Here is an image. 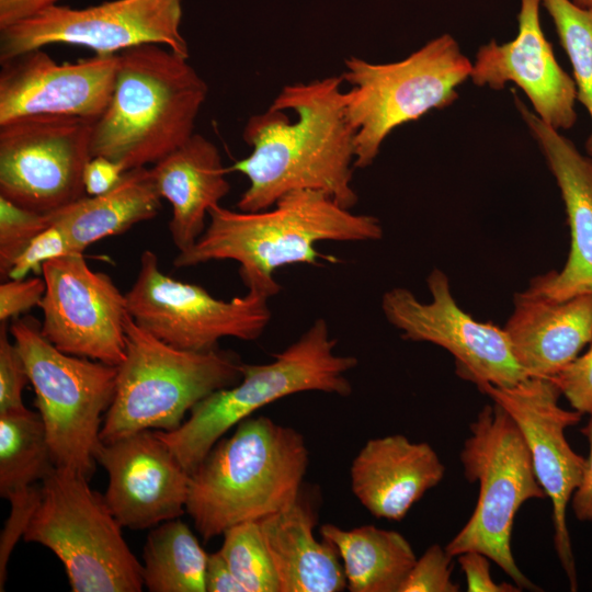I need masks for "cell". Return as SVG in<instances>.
I'll use <instances>...</instances> for the list:
<instances>
[{"mask_svg": "<svg viewBox=\"0 0 592 592\" xmlns=\"http://www.w3.org/2000/svg\"><path fill=\"white\" fill-rule=\"evenodd\" d=\"M343 81L331 76L286 84L267 110L249 117L242 138L252 151L227 168L249 181L239 210L267 209L295 190L322 191L348 209L357 203L355 129Z\"/></svg>", "mask_w": 592, "mask_h": 592, "instance_id": "cell-1", "label": "cell"}, {"mask_svg": "<svg viewBox=\"0 0 592 592\" xmlns=\"http://www.w3.org/2000/svg\"><path fill=\"white\" fill-rule=\"evenodd\" d=\"M209 224L195 244L179 252L175 267L209 261L232 260L247 288L254 287L270 297L281 286L273 273L281 266L315 264L320 241H373L383 237L378 218L353 214L319 190H295L281 196L264 210H231L215 205Z\"/></svg>", "mask_w": 592, "mask_h": 592, "instance_id": "cell-2", "label": "cell"}, {"mask_svg": "<svg viewBox=\"0 0 592 592\" xmlns=\"http://www.w3.org/2000/svg\"><path fill=\"white\" fill-rule=\"evenodd\" d=\"M308 458L298 431L249 417L190 474L185 511L204 540L260 521L298 500Z\"/></svg>", "mask_w": 592, "mask_h": 592, "instance_id": "cell-3", "label": "cell"}, {"mask_svg": "<svg viewBox=\"0 0 592 592\" xmlns=\"http://www.w3.org/2000/svg\"><path fill=\"white\" fill-rule=\"evenodd\" d=\"M187 59L160 44L118 53L112 98L92 125V157L127 171L157 163L191 138L208 87Z\"/></svg>", "mask_w": 592, "mask_h": 592, "instance_id": "cell-4", "label": "cell"}, {"mask_svg": "<svg viewBox=\"0 0 592 592\" xmlns=\"http://www.w3.org/2000/svg\"><path fill=\"white\" fill-rule=\"evenodd\" d=\"M335 345L326 320L319 318L272 362L242 363L241 379L197 402L179 428L153 431L191 474L228 430L264 406L304 391L351 395L346 373L357 358L335 354Z\"/></svg>", "mask_w": 592, "mask_h": 592, "instance_id": "cell-5", "label": "cell"}, {"mask_svg": "<svg viewBox=\"0 0 592 592\" xmlns=\"http://www.w3.org/2000/svg\"><path fill=\"white\" fill-rule=\"evenodd\" d=\"M242 363L218 349L174 348L140 328L129 316L126 350L100 432L103 443L145 431H173L187 411L212 392L237 384Z\"/></svg>", "mask_w": 592, "mask_h": 592, "instance_id": "cell-6", "label": "cell"}, {"mask_svg": "<svg viewBox=\"0 0 592 592\" xmlns=\"http://www.w3.org/2000/svg\"><path fill=\"white\" fill-rule=\"evenodd\" d=\"M459 459L465 478L477 482L479 492L473 514L445 546L446 551L453 557L482 553L522 590L540 591L517 567L511 536L522 504L547 496L520 429L500 405L492 401L478 412Z\"/></svg>", "mask_w": 592, "mask_h": 592, "instance_id": "cell-7", "label": "cell"}, {"mask_svg": "<svg viewBox=\"0 0 592 592\" xmlns=\"http://www.w3.org/2000/svg\"><path fill=\"white\" fill-rule=\"evenodd\" d=\"M344 65L343 80L352 86L346 111L355 129L354 168L361 169L374 162L395 128L454 103L473 66L449 34L396 62L373 64L351 56Z\"/></svg>", "mask_w": 592, "mask_h": 592, "instance_id": "cell-8", "label": "cell"}, {"mask_svg": "<svg viewBox=\"0 0 592 592\" xmlns=\"http://www.w3.org/2000/svg\"><path fill=\"white\" fill-rule=\"evenodd\" d=\"M88 480L56 467L42 481L39 503L23 538L58 557L73 592H139L141 563L104 496L92 490Z\"/></svg>", "mask_w": 592, "mask_h": 592, "instance_id": "cell-9", "label": "cell"}, {"mask_svg": "<svg viewBox=\"0 0 592 592\" xmlns=\"http://www.w3.org/2000/svg\"><path fill=\"white\" fill-rule=\"evenodd\" d=\"M10 333L34 388L56 466L90 479L101 444V417L115 394L117 366L58 350L32 317L15 318Z\"/></svg>", "mask_w": 592, "mask_h": 592, "instance_id": "cell-10", "label": "cell"}, {"mask_svg": "<svg viewBox=\"0 0 592 592\" xmlns=\"http://www.w3.org/2000/svg\"><path fill=\"white\" fill-rule=\"evenodd\" d=\"M125 296L137 326L186 351L215 350L227 337L254 341L271 320L266 293L250 287L229 300L215 298L202 286L164 274L151 250L143 251L137 277Z\"/></svg>", "mask_w": 592, "mask_h": 592, "instance_id": "cell-11", "label": "cell"}, {"mask_svg": "<svg viewBox=\"0 0 592 592\" xmlns=\"http://www.w3.org/2000/svg\"><path fill=\"white\" fill-rule=\"evenodd\" d=\"M93 122L30 115L0 124V196L44 214L86 196Z\"/></svg>", "mask_w": 592, "mask_h": 592, "instance_id": "cell-12", "label": "cell"}, {"mask_svg": "<svg viewBox=\"0 0 592 592\" xmlns=\"http://www.w3.org/2000/svg\"><path fill=\"white\" fill-rule=\"evenodd\" d=\"M183 0H112L84 9L53 5L0 30V62L52 44L117 54L141 44H160L189 58L181 34Z\"/></svg>", "mask_w": 592, "mask_h": 592, "instance_id": "cell-13", "label": "cell"}, {"mask_svg": "<svg viewBox=\"0 0 592 592\" xmlns=\"http://www.w3.org/2000/svg\"><path fill=\"white\" fill-rule=\"evenodd\" d=\"M426 285L432 297L429 303L406 287H392L382 297L383 314L402 339L445 349L455 358L457 375L476 386L509 387L530 377L515 358L504 329L465 312L442 270L433 269Z\"/></svg>", "mask_w": 592, "mask_h": 592, "instance_id": "cell-14", "label": "cell"}, {"mask_svg": "<svg viewBox=\"0 0 592 592\" xmlns=\"http://www.w3.org/2000/svg\"><path fill=\"white\" fill-rule=\"evenodd\" d=\"M477 387L510 414L525 440L537 480L550 499L556 553L570 590L576 591L578 580L567 509L580 482L585 457L572 449L565 431L576 425L582 414L559 406L561 394L550 377H527L509 387Z\"/></svg>", "mask_w": 592, "mask_h": 592, "instance_id": "cell-15", "label": "cell"}, {"mask_svg": "<svg viewBox=\"0 0 592 592\" xmlns=\"http://www.w3.org/2000/svg\"><path fill=\"white\" fill-rule=\"evenodd\" d=\"M39 303L42 334L58 350L118 366L126 350V296L112 278L93 271L83 253L46 262Z\"/></svg>", "mask_w": 592, "mask_h": 592, "instance_id": "cell-16", "label": "cell"}, {"mask_svg": "<svg viewBox=\"0 0 592 592\" xmlns=\"http://www.w3.org/2000/svg\"><path fill=\"white\" fill-rule=\"evenodd\" d=\"M0 64V124L30 115L95 121L112 98L118 53L58 64L36 48Z\"/></svg>", "mask_w": 592, "mask_h": 592, "instance_id": "cell-17", "label": "cell"}, {"mask_svg": "<svg viewBox=\"0 0 592 592\" xmlns=\"http://www.w3.org/2000/svg\"><path fill=\"white\" fill-rule=\"evenodd\" d=\"M95 459L107 473L103 496L122 527H155L184 513L190 473L153 430L101 442Z\"/></svg>", "mask_w": 592, "mask_h": 592, "instance_id": "cell-18", "label": "cell"}, {"mask_svg": "<svg viewBox=\"0 0 592 592\" xmlns=\"http://www.w3.org/2000/svg\"><path fill=\"white\" fill-rule=\"evenodd\" d=\"M542 0H521L519 32L514 39L482 45L471 66L470 78L478 87L501 90L506 82L520 87L535 113L557 130L569 129L577 119L573 79L559 66L553 45L539 22Z\"/></svg>", "mask_w": 592, "mask_h": 592, "instance_id": "cell-19", "label": "cell"}, {"mask_svg": "<svg viewBox=\"0 0 592 592\" xmlns=\"http://www.w3.org/2000/svg\"><path fill=\"white\" fill-rule=\"evenodd\" d=\"M514 103L556 179L570 231V249L560 271L533 277L530 287L557 300L592 294V157L582 155L514 93Z\"/></svg>", "mask_w": 592, "mask_h": 592, "instance_id": "cell-20", "label": "cell"}, {"mask_svg": "<svg viewBox=\"0 0 592 592\" xmlns=\"http://www.w3.org/2000/svg\"><path fill=\"white\" fill-rule=\"evenodd\" d=\"M350 474L352 492L372 515L400 521L441 482L445 466L430 444L395 434L368 440Z\"/></svg>", "mask_w": 592, "mask_h": 592, "instance_id": "cell-21", "label": "cell"}, {"mask_svg": "<svg viewBox=\"0 0 592 592\" xmlns=\"http://www.w3.org/2000/svg\"><path fill=\"white\" fill-rule=\"evenodd\" d=\"M503 329L530 377H553L592 342V294L557 300L528 286Z\"/></svg>", "mask_w": 592, "mask_h": 592, "instance_id": "cell-22", "label": "cell"}, {"mask_svg": "<svg viewBox=\"0 0 592 592\" xmlns=\"http://www.w3.org/2000/svg\"><path fill=\"white\" fill-rule=\"evenodd\" d=\"M150 170L159 194L172 207L171 239L179 252L186 251L205 231L209 209L229 193L228 169L217 146L194 133Z\"/></svg>", "mask_w": 592, "mask_h": 592, "instance_id": "cell-23", "label": "cell"}, {"mask_svg": "<svg viewBox=\"0 0 592 592\" xmlns=\"http://www.w3.org/2000/svg\"><path fill=\"white\" fill-rule=\"evenodd\" d=\"M280 592H341L346 578L337 548L314 535L312 510L298 500L259 521Z\"/></svg>", "mask_w": 592, "mask_h": 592, "instance_id": "cell-24", "label": "cell"}, {"mask_svg": "<svg viewBox=\"0 0 592 592\" xmlns=\"http://www.w3.org/2000/svg\"><path fill=\"white\" fill-rule=\"evenodd\" d=\"M151 170L146 167L124 172L121 181L109 192L86 195L49 213L52 225L68 238L76 253L95 242L117 236L134 225L152 219L161 208Z\"/></svg>", "mask_w": 592, "mask_h": 592, "instance_id": "cell-25", "label": "cell"}, {"mask_svg": "<svg viewBox=\"0 0 592 592\" xmlns=\"http://www.w3.org/2000/svg\"><path fill=\"white\" fill-rule=\"evenodd\" d=\"M319 532L337 548L351 592H399L417 560L410 543L396 531L323 524Z\"/></svg>", "mask_w": 592, "mask_h": 592, "instance_id": "cell-26", "label": "cell"}, {"mask_svg": "<svg viewBox=\"0 0 592 592\" xmlns=\"http://www.w3.org/2000/svg\"><path fill=\"white\" fill-rule=\"evenodd\" d=\"M207 557L184 522H162L149 533L144 545V587L150 592H206Z\"/></svg>", "mask_w": 592, "mask_h": 592, "instance_id": "cell-27", "label": "cell"}, {"mask_svg": "<svg viewBox=\"0 0 592 592\" xmlns=\"http://www.w3.org/2000/svg\"><path fill=\"white\" fill-rule=\"evenodd\" d=\"M43 420L23 407L0 414V494L43 481L56 468Z\"/></svg>", "mask_w": 592, "mask_h": 592, "instance_id": "cell-28", "label": "cell"}, {"mask_svg": "<svg viewBox=\"0 0 592 592\" xmlns=\"http://www.w3.org/2000/svg\"><path fill=\"white\" fill-rule=\"evenodd\" d=\"M551 16L572 66L577 100L588 111L592 122V9H583L572 0H542ZM585 150L592 157V132Z\"/></svg>", "mask_w": 592, "mask_h": 592, "instance_id": "cell-29", "label": "cell"}, {"mask_svg": "<svg viewBox=\"0 0 592 592\" xmlns=\"http://www.w3.org/2000/svg\"><path fill=\"white\" fill-rule=\"evenodd\" d=\"M219 549L246 592H280V582L259 521L237 524L224 532Z\"/></svg>", "mask_w": 592, "mask_h": 592, "instance_id": "cell-30", "label": "cell"}, {"mask_svg": "<svg viewBox=\"0 0 592 592\" xmlns=\"http://www.w3.org/2000/svg\"><path fill=\"white\" fill-rule=\"evenodd\" d=\"M52 225L49 213H38L0 196V274L7 280L14 260Z\"/></svg>", "mask_w": 592, "mask_h": 592, "instance_id": "cell-31", "label": "cell"}, {"mask_svg": "<svg viewBox=\"0 0 592 592\" xmlns=\"http://www.w3.org/2000/svg\"><path fill=\"white\" fill-rule=\"evenodd\" d=\"M445 547L431 545L415 560L399 592H458L459 585L452 580V560Z\"/></svg>", "mask_w": 592, "mask_h": 592, "instance_id": "cell-32", "label": "cell"}, {"mask_svg": "<svg viewBox=\"0 0 592 592\" xmlns=\"http://www.w3.org/2000/svg\"><path fill=\"white\" fill-rule=\"evenodd\" d=\"M41 499V487L21 489L12 493L8 500L11 503L10 515L4 523L0 536V590L7 580V568L10 556L18 540L24 536Z\"/></svg>", "mask_w": 592, "mask_h": 592, "instance_id": "cell-33", "label": "cell"}, {"mask_svg": "<svg viewBox=\"0 0 592 592\" xmlns=\"http://www.w3.org/2000/svg\"><path fill=\"white\" fill-rule=\"evenodd\" d=\"M71 253L76 252L67 236L57 226L50 225L18 255L7 280H22L30 273L42 274L46 262Z\"/></svg>", "mask_w": 592, "mask_h": 592, "instance_id": "cell-34", "label": "cell"}, {"mask_svg": "<svg viewBox=\"0 0 592 592\" xmlns=\"http://www.w3.org/2000/svg\"><path fill=\"white\" fill-rule=\"evenodd\" d=\"M30 382L25 364L8 337L7 322L0 327V414L21 409L23 389Z\"/></svg>", "mask_w": 592, "mask_h": 592, "instance_id": "cell-35", "label": "cell"}, {"mask_svg": "<svg viewBox=\"0 0 592 592\" xmlns=\"http://www.w3.org/2000/svg\"><path fill=\"white\" fill-rule=\"evenodd\" d=\"M550 378L573 410L592 413V345Z\"/></svg>", "mask_w": 592, "mask_h": 592, "instance_id": "cell-36", "label": "cell"}, {"mask_svg": "<svg viewBox=\"0 0 592 592\" xmlns=\"http://www.w3.org/2000/svg\"><path fill=\"white\" fill-rule=\"evenodd\" d=\"M44 277L5 280L0 285V321L18 318L39 303L45 294Z\"/></svg>", "mask_w": 592, "mask_h": 592, "instance_id": "cell-37", "label": "cell"}, {"mask_svg": "<svg viewBox=\"0 0 592 592\" xmlns=\"http://www.w3.org/2000/svg\"><path fill=\"white\" fill-rule=\"evenodd\" d=\"M458 557V563L465 574L468 592H519L515 583H497L490 572L491 559L479 551H465Z\"/></svg>", "mask_w": 592, "mask_h": 592, "instance_id": "cell-38", "label": "cell"}, {"mask_svg": "<svg viewBox=\"0 0 592 592\" xmlns=\"http://www.w3.org/2000/svg\"><path fill=\"white\" fill-rule=\"evenodd\" d=\"M125 169L103 156L92 157L83 171V185L86 194L100 195L112 190L122 179Z\"/></svg>", "mask_w": 592, "mask_h": 592, "instance_id": "cell-39", "label": "cell"}, {"mask_svg": "<svg viewBox=\"0 0 592 592\" xmlns=\"http://www.w3.org/2000/svg\"><path fill=\"white\" fill-rule=\"evenodd\" d=\"M588 423L581 429V433L589 443V455L579 485L571 497V508L579 521L592 522V413L589 414Z\"/></svg>", "mask_w": 592, "mask_h": 592, "instance_id": "cell-40", "label": "cell"}, {"mask_svg": "<svg viewBox=\"0 0 592 592\" xmlns=\"http://www.w3.org/2000/svg\"><path fill=\"white\" fill-rule=\"evenodd\" d=\"M205 584L207 592H246L220 550L208 554Z\"/></svg>", "mask_w": 592, "mask_h": 592, "instance_id": "cell-41", "label": "cell"}, {"mask_svg": "<svg viewBox=\"0 0 592 592\" xmlns=\"http://www.w3.org/2000/svg\"><path fill=\"white\" fill-rule=\"evenodd\" d=\"M61 0H0V30L25 21Z\"/></svg>", "mask_w": 592, "mask_h": 592, "instance_id": "cell-42", "label": "cell"}, {"mask_svg": "<svg viewBox=\"0 0 592 592\" xmlns=\"http://www.w3.org/2000/svg\"><path fill=\"white\" fill-rule=\"evenodd\" d=\"M572 2L583 9H592V0H572Z\"/></svg>", "mask_w": 592, "mask_h": 592, "instance_id": "cell-43", "label": "cell"}]
</instances>
